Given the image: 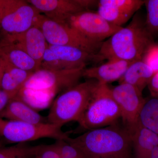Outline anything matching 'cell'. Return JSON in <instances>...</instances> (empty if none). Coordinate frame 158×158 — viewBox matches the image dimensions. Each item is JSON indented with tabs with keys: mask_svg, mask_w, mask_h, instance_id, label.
<instances>
[{
	"mask_svg": "<svg viewBox=\"0 0 158 158\" xmlns=\"http://www.w3.org/2000/svg\"><path fill=\"white\" fill-rule=\"evenodd\" d=\"M154 74L153 71L143 60H138L132 62L118 82L129 84L142 93Z\"/></svg>",
	"mask_w": 158,
	"mask_h": 158,
	"instance_id": "obj_17",
	"label": "cell"
},
{
	"mask_svg": "<svg viewBox=\"0 0 158 158\" xmlns=\"http://www.w3.org/2000/svg\"><path fill=\"white\" fill-rule=\"evenodd\" d=\"M152 69L154 73L158 72V45L152 46L142 59Z\"/></svg>",
	"mask_w": 158,
	"mask_h": 158,
	"instance_id": "obj_26",
	"label": "cell"
},
{
	"mask_svg": "<svg viewBox=\"0 0 158 158\" xmlns=\"http://www.w3.org/2000/svg\"><path fill=\"white\" fill-rule=\"evenodd\" d=\"M53 145L62 157L65 158H86L80 150L73 146L65 139L56 140Z\"/></svg>",
	"mask_w": 158,
	"mask_h": 158,
	"instance_id": "obj_25",
	"label": "cell"
},
{
	"mask_svg": "<svg viewBox=\"0 0 158 158\" xmlns=\"http://www.w3.org/2000/svg\"><path fill=\"white\" fill-rule=\"evenodd\" d=\"M40 14L27 1L0 0L1 38L27 31L35 25Z\"/></svg>",
	"mask_w": 158,
	"mask_h": 158,
	"instance_id": "obj_6",
	"label": "cell"
},
{
	"mask_svg": "<svg viewBox=\"0 0 158 158\" xmlns=\"http://www.w3.org/2000/svg\"><path fill=\"white\" fill-rule=\"evenodd\" d=\"M110 88L120 110L123 126L132 134L138 125L139 113L145 98L137 88L126 83H119Z\"/></svg>",
	"mask_w": 158,
	"mask_h": 158,
	"instance_id": "obj_10",
	"label": "cell"
},
{
	"mask_svg": "<svg viewBox=\"0 0 158 158\" xmlns=\"http://www.w3.org/2000/svg\"><path fill=\"white\" fill-rule=\"evenodd\" d=\"M154 44L153 36L148 30L145 20L136 14L127 26L102 43L95 55V62L113 59L130 62L142 60Z\"/></svg>",
	"mask_w": 158,
	"mask_h": 158,
	"instance_id": "obj_1",
	"label": "cell"
},
{
	"mask_svg": "<svg viewBox=\"0 0 158 158\" xmlns=\"http://www.w3.org/2000/svg\"><path fill=\"white\" fill-rule=\"evenodd\" d=\"M147 87L149 89L150 95L158 97V72L154 74Z\"/></svg>",
	"mask_w": 158,
	"mask_h": 158,
	"instance_id": "obj_29",
	"label": "cell"
},
{
	"mask_svg": "<svg viewBox=\"0 0 158 158\" xmlns=\"http://www.w3.org/2000/svg\"><path fill=\"white\" fill-rule=\"evenodd\" d=\"M98 83L95 80L89 79L59 94L51 105L46 117L48 123L62 127L70 122H78Z\"/></svg>",
	"mask_w": 158,
	"mask_h": 158,
	"instance_id": "obj_3",
	"label": "cell"
},
{
	"mask_svg": "<svg viewBox=\"0 0 158 158\" xmlns=\"http://www.w3.org/2000/svg\"><path fill=\"white\" fill-rule=\"evenodd\" d=\"M6 142L4 140L0 137V147H2V146H6L5 145V142Z\"/></svg>",
	"mask_w": 158,
	"mask_h": 158,
	"instance_id": "obj_33",
	"label": "cell"
},
{
	"mask_svg": "<svg viewBox=\"0 0 158 158\" xmlns=\"http://www.w3.org/2000/svg\"><path fill=\"white\" fill-rule=\"evenodd\" d=\"M133 158H148L153 148L158 145V136L138 124L132 134Z\"/></svg>",
	"mask_w": 158,
	"mask_h": 158,
	"instance_id": "obj_18",
	"label": "cell"
},
{
	"mask_svg": "<svg viewBox=\"0 0 158 158\" xmlns=\"http://www.w3.org/2000/svg\"><path fill=\"white\" fill-rule=\"evenodd\" d=\"M77 2L86 11L88 9L95 5L98 6V1H92V0H76Z\"/></svg>",
	"mask_w": 158,
	"mask_h": 158,
	"instance_id": "obj_30",
	"label": "cell"
},
{
	"mask_svg": "<svg viewBox=\"0 0 158 158\" xmlns=\"http://www.w3.org/2000/svg\"><path fill=\"white\" fill-rule=\"evenodd\" d=\"M40 14L57 22L67 23L74 15L86 11L76 0H28Z\"/></svg>",
	"mask_w": 158,
	"mask_h": 158,
	"instance_id": "obj_13",
	"label": "cell"
},
{
	"mask_svg": "<svg viewBox=\"0 0 158 158\" xmlns=\"http://www.w3.org/2000/svg\"><path fill=\"white\" fill-rule=\"evenodd\" d=\"M98 4L110 5L134 15L144 5L142 0H100Z\"/></svg>",
	"mask_w": 158,
	"mask_h": 158,
	"instance_id": "obj_24",
	"label": "cell"
},
{
	"mask_svg": "<svg viewBox=\"0 0 158 158\" xmlns=\"http://www.w3.org/2000/svg\"><path fill=\"white\" fill-rule=\"evenodd\" d=\"M67 23L88 40L97 43H102L123 27L112 24L97 12L89 10L74 15Z\"/></svg>",
	"mask_w": 158,
	"mask_h": 158,
	"instance_id": "obj_11",
	"label": "cell"
},
{
	"mask_svg": "<svg viewBox=\"0 0 158 158\" xmlns=\"http://www.w3.org/2000/svg\"><path fill=\"white\" fill-rule=\"evenodd\" d=\"M32 158H37V157H33Z\"/></svg>",
	"mask_w": 158,
	"mask_h": 158,
	"instance_id": "obj_34",
	"label": "cell"
},
{
	"mask_svg": "<svg viewBox=\"0 0 158 158\" xmlns=\"http://www.w3.org/2000/svg\"><path fill=\"white\" fill-rule=\"evenodd\" d=\"M65 140L86 158H133L132 134L118 123Z\"/></svg>",
	"mask_w": 158,
	"mask_h": 158,
	"instance_id": "obj_2",
	"label": "cell"
},
{
	"mask_svg": "<svg viewBox=\"0 0 158 158\" xmlns=\"http://www.w3.org/2000/svg\"><path fill=\"white\" fill-rule=\"evenodd\" d=\"M2 62L0 58V88H1V81H2Z\"/></svg>",
	"mask_w": 158,
	"mask_h": 158,
	"instance_id": "obj_32",
	"label": "cell"
},
{
	"mask_svg": "<svg viewBox=\"0 0 158 158\" xmlns=\"http://www.w3.org/2000/svg\"><path fill=\"white\" fill-rule=\"evenodd\" d=\"M38 150L35 157L37 158H61L53 144L38 145Z\"/></svg>",
	"mask_w": 158,
	"mask_h": 158,
	"instance_id": "obj_27",
	"label": "cell"
},
{
	"mask_svg": "<svg viewBox=\"0 0 158 158\" xmlns=\"http://www.w3.org/2000/svg\"><path fill=\"white\" fill-rule=\"evenodd\" d=\"M62 127L48 123L33 124L0 118V137L9 143H26L43 138L66 139L68 133L62 131Z\"/></svg>",
	"mask_w": 158,
	"mask_h": 158,
	"instance_id": "obj_5",
	"label": "cell"
},
{
	"mask_svg": "<svg viewBox=\"0 0 158 158\" xmlns=\"http://www.w3.org/2000/svg\"><path fill=\"white\" fill-rule=\"evenodd\" d=\"M0 118L33 124L48 123L47 117L41 116L37 110L17 96L11 99Z\"/></svg>",
	"mask_w": 158,
	"mask_h": 158,
	"instance_id": "obj_15",
	"label": "cell"
},
{
	"mask_svg": "<svg viewBox=\"0 0 158 158\" xmlns=\"http://www.w3.org/2000/svg\"><path fill=\"white\" fill-rule=\"evenodd\" d=\"M148 158H158V145L153 148Z\"/></svg>",
	"mask_w": 158,
	"mask_h": 158,
	"instance_id": "obj_31",
	"label": "cell"
},
{
	"mask_svg": "<svg viewBox=\"0 0 158 158\" xmlns=\"http://www.w3.org/2000/svg\"><path fill=\"white\" fill-rule=\"evenodd\" d=\"M97 12L107 21L118 27H122L133 16V15L108 5L98 4Z\"/></svg>",
	"mask_w": 158,
	"mask_h": 158,
	"instance_id": "obj_21",
	"label": "cell"
},
{
	"mask_svg": "<svg viewBox=\"0 0 158 158\" xmlns=\"http://www.w3.org/2000/svg\"><path fill=\"white\" fill-rule=\"evenodd\" d=\"M35 26L40 29L49 45L68 46L93 54L98 53L102 43L88 40L68 23L57 22L40 14Z\"/></svg>",
	"mask_w": 158,
	"mask_h": 158,
	"instance_id": "obj_7",
	"label": "cell"
},
{
	"mask_svg": "<svg viewBox=\"0 0 158 158\" xmlns=\"http://www.w3.org/2000/svg\"><path fill=\"white\" fill-rule=\"evenodd\" d=\"M61 158H63V157H61Z\"/></svg>",
	"mask_w": 158,
	"mask_h": 158,
	"instance_id": "obj_35",
	"label": "cell"
},
{
	"mask_svg": "<svg viewBox=\"0 0 158 158\" xmlns=\"http://www.w3.org/2000/svg\"><path fill=\"white\" fill-rule=\"evenodd\" d=\"M147 15L145 20L148 30L153 37L158 36V0H145Z\"/></svg>",
	"mask_w": 158,
	"mask_h": 158,
	"instance_id": "obj_23",
	"label": "cell"
},
{
	"mask_svg": "<svg viewBox=\"0 0 158 158\" xmlns=\"http://www.w3.org/2000/svg\"><path fill=\"white\" fill-rule=\"evenodd\" d=\"M138 124L158 136V97L145 98L139 113Z\"/></svg>",
	"mask_w": 158,
	"mask_h": 158,
	"instance_id": "obj_20",
	"label": "cell"
},
{
	"mask_svg": "<svg viewBox=\"0 0 158 158\" xmlns=\"http://www.w3.org/2000/svg\"><path fill=\"white\" fill-rule=\"evenodd\" d=\"M14 98L5 90L0 88V115L5 110L11 99Z\"/></svg>",
	"mask_w": 158,
	"mask_h": 158,
	"instance_id": "obj_28",
	"label": "cell"
},
{
	"mask_svg": "<svg viewBox=\"0 0 158 158\" xmlns=\"http://www.w3.org/2000/svg\"><path fill=\"white\" fill-rule=\"evenodd\" d=\"M121 113L109 85L98 83L81 117L78 122L85 130L95 129L116 124Z\"/></svg>",
	"mask_w": 158,
	"mask_h": 158,
	"instance_id": "obj_4",
	"label": "cell"
},
{
	"mask_svg": "<svg viewBox=\"0 0 158 158\" xmlns=\"http://www.w3.org/2000/svg\"><path fill=\"white\" fill-rule=\"evenodd\" d=\"M95 55L73 47L48 44L40 69L62 70L85 68L87 62H94Z\"/></svg>",
	"mask_w": 158,
	"mask_h": 158,
	"instance_id": "obj_9",
	"label": "cell"
},
{
	"mask_svg": "<svg viewBox=\"0 0 158 158\" xmlns=\"http://www.w3.org/2000/svg\"><path fill=\"white\" fill-rule=\"evenodd\" d=\"M0 55L15 67L31 72L40 69L39 65L24 51L11 44L0 45Z\"/></svg>",
	"mask_w": 158,
	"mask_h": 158,
	"instance_id": "obj_19",
	"label": "cell"
},
{
	"mask_svg": "<svg viewBox=\"0 0 158 158\" xmlns=\"http://www.w3.org/2000/svg\"><path fill=\"white\" fill-rule=\"evenodd\" d=\"M0 38H1V35H0Z\"/></svg>",
	"mask_w": 158,
	"mask_h": 158,
	"instance_id": "obj_36",
	"label": "cell"
},
{
	"mask_svg": "<svg viewBox=\"0 0 158 158\" xmlns=\"http://www.w3.org/2000/svg\"><path fill=\"white\" fill-rule=\"evenodd\" d=\"M85 69L50 70L40 69L32 73L22 88L38 90L53 100L59 92L79 84Z\"/></svg>",
	"mask_w": 158,
	"mask_h": 158,
	"instance_id": "obj_8",
	"label": "cell"
},
{
	"mask_svg": "<svg viewBox=\"0 0 158 158\" xmlns=\"http://www.w3.org/2000/svg\"><path fill=\"white\" fill-rule=\"evenodd\" d=\"M132 62L123 60H107L101 65L85 69L83 77L96 81L99 83L108 85L119 81Z\"/></svg>",
	"mask_w": 158,
	"mask_h": 158,
	"instance_id": "obj_14",
	"label": "cell"
},
{
	"mask_svg": "<svg viewBox=\"0 0 158 158\" xmlns=\"http://www.w3.org/2000/svg\"><path fill=\"white\" fill-rule=\"evenodd\" d=\"M37 146H31L26 143L10 146L0 147V158H32L36 155Z\"/></svg>",
	"mask_w": 158,
	"mask_h": 158,
	"instance_id": "obj_22",
	"label": "cell"
},
{
	"mask_svg": "<svg viewBox=\"0 0 158 158\" xmlns=\"http://www.w3.org/2000/svg\"><path fill=\"white\" fill-rule=\"evenodd\" d=\"M0 58L2 69L1 88L15 97L34 72L15 67L1 55Z\"/></svg>",
	"mask_w": 158,
	"mask_h": 158,
	"instance_id": "obj_16",
	"label": "cell"
},
{
	"mask_svg": "<svg viewBox=\"0 0 158 158\" xmlns=\"http://www.w3.org/2000/svg\"><path fill=\"white\" fill-rule=\"evenodd\" d=\"M6 44L24 51L37 62L40 68L48 45L42 31L35 26L21 34L0 39V45Z\"/></svg>",
	"mask_w": 158,
	"mask_h": 158,
	"instance_id": "obj_12",
	"label": "cell"
}]
</instances>
